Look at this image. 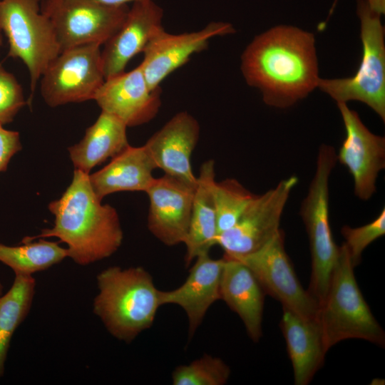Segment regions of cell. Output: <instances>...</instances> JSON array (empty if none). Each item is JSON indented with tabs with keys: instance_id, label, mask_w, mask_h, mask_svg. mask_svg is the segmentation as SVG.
Returning <instances> with one entry per match:
<instances>
[{
	"instance_id": "29",
	"label": "cell",
	"mask_w": 385,
	"mask_h": 385,
	"mask_svg": "<svg viewBox=\"0 0 385 385\" xmlns=\"http://www.w3.org/2000/svg\"><path fill=\"white\" fill-rule=\"evenodd\" d=\"M26 103L21 86L0 63V126L11 123Z\"/></svg>"
},
{
	"instance_id": "15",
	"label": "cell",
	"mask_w": 385,
	"mask_h": 385,
	"mask_svg": "<svg viewBox=\"0 0 385 385\" xmlns=\"http://www.w3.org/2000/svg\"><path fill=\"white\" fill-rule=\"evenodd\" d=\"M160 88L150 90L140 66L106 78L94 98L101 111L109 113L127 127L152 120L161 106Z\"/></svg>"
},
{
	"instance_id": "24",
	"label": "cell",
	"mask_w": 385,
	"mask_h": 385,
	"mask_svg": "<svg viewBox=\"0 0 385 385\" xmlns=\"http://www.w3.org/2000/svg\"><path fill=\"white\" fill-rule=\"evenodd\" d=\"M35 287L31 274L15 273L10 289L0 296V378L13 334L30 311Z\"/></svg>"
},
{
	"instance_id": "17",
	"label": "cell",
	"mask_w": 385,
	"mask_h": 385,
	"mask_svg": "<svg viewBox=\"0 0 385 385\" xmlns=\"http://www.w3.org/2000/svg\"><path fill=\"white\" fill-rule=\"evenodd\" d=\"M200 127L188 111L175 114L144 144L157 168L164 174L195 185L191 157L198 143Z\"/></svg>"
},
{
	"instance_id": "13",
	"label": "cell",
	"mask_w": 385,
	"mask_h": 385,
	"mask_svg": "<svg viewBox=\"0 0 385 385\" xmlns=\"http://www.w3.org/2000/svg\"><path fill=\"white\" fill-rule=\"evenodd\" d=\"M235 32L233 26L223 21H212L199 31L180 34L160 31L149 42L139 64L150 90L160 88L162 82L185 64L195 53L207 48L210 41Z\"/></svg>"
},
{
	"instance_id": "7",
	"label": "cell",
	"mask_w": 385,
	"mask_h": 385,
	"mask_svg": "<svg viewBox=\"0 0 385 385\" xmlns=\"http://www.w3.org/2000/svg\"><path fill=\"white\" fill-rule=\"evenodd\" d=\"M357 14L361 21L362 58L352 77L319 79L317 87L337 103L361 101L385 120L384 31L379 14L366 0H358Z\"/></svg>"
},
{
	"instance_id": "30",
	"label": "cell",
	"mask_w": 385,
	"mask_h": 385,
	"mask_svg": "<svg viewBox=\"0 0 385 385\" xmlns=\"http://www.w3.org/2000/svg\"><path fill=\"white\" fill-rule=\"evenodd\" d=\"M21 149L19 132L0 126V172L6 170L11 158Z\"/></svg>"
},
{
	"instance_id": "3",
	"label": "cell",
	"mask_w": 385,
	"mask_h": 385,
	"mask_svg": "<svg viewBox=\"0 0 385 385\" xmlns=\"http://www.w3.org/2000/svg\"><path fill=\"white\" fill-rule=\"evenodd\" d=\"M97 284L93 312L113 337L130 343L153 325L160 290L143 267H110L97 275Z\"/></svg>"
},
{
	"instance_id": "18",
	"label": "cell",
	"mask_w": 385,
	"mask_h": 385,
	"mask_svg": "<svg viewBox=\"0 0 385 385\" xmlns=\"http://www.w3.org/2000/svg\"><path fill=\"white\" fill-rule=\"evenodd\" d=\"M223 265V257L213 259L210 252L202 253L195 259L188 277L180 287L160 290L161 306L175 304L185 312L190 337L200 327L212 304L220 299Z\"/></svg>"
},
{
	"instance_id": "12",
	"label": "cell",
	"mask_w": 385,
	"mask_h": 385,
	"mask_svg": "<svg viewBox=\"0 0 385 385\" xmlns=\"http://www.w3.org/2000/svg\"><path fill=\"white\" fill-rule=\"evenodd\" d=\"M337 103L346 132L337 160L351 174L355 195L368 200L376 192L379 172L385 168V138L371 133L346 103Z\"/></svg>"
},
{
	"instance_id": "8",
	"label": "cell",
	"mask_w": 385,
	"mask_h": 385,
	"mask_svg": "<svg viewBox=\"0 0 385 385\" xmlns=\"http://www.w3.org/2000/svg\"><path fill=\"white\" fill-rule=\"evenodd\" d=\"M128 9V5L108 6L95 0H41V10L53 26L61 52L103 45L120 29Z\"/></svg>"
},
{
	"instance_id": "25",
	"label": "cell",
	"mask_w": 385,
	"mask_h": 385,
	"mask_svg": "<svg viewBox=\"0 0 385 385\" xmlns=\"http://www.w3.org/2000/svg\"><path fill=\"white\" fill-rule=\"evenodd\" d=\"M17 246L0 242V262L13 270L14 273L31 274L45 270L68 257L66 248L58 242L38 239L25 242Z\"/></svg>"
},
{
	"instance_id": "4",
	"label": "cell",
	"mask_w": 385,
	"mask_h": 385,
	"mask_svg": "<svg viewBox=\"0 0 385 385\" xmlns=\"http://www.w3.org/2000/svg\"><path fill=\"white\" fill-rule=\"evenodd\" d=\"M354 265L343 243L334 266L326 297L317 320L328 351L349 339H359L384 346L385 333L372 314L356 282Z\"/></svg>"
},
{
	"instance_id": "22",
	"label": "cell",
	"mask_w": 385,
	"mask_h": 385,
	"mask_svg": "<svg viewBox=\"0 0 385 385\" xmlns=\"http://www.w3.org/2000/svg\"><path fill=\"white\" fill-rule=\"evenodd\" d=\"M215 180V162L208 160L202 164L197 177L190 225L183 243L186 267L217 244L218 229L212 193Z\"/></svg>"
},
{
	"instance_id": "32",
	"label": "cell",
	"mask_w": 385,
	"mask_h": 385,
	"mask_svg": "<svg viewBox=\"0 0 385 385\" xmlns=\"http://www.w3.org/2000/svg\"><path fill=\"white\" fill-rule=\"evenodd\" d=\"M99 3H101L108 6H119L128 5V4H133V2L143 0H95Z\"/></svg>"
},
{
	"instance_id": "2",
	"label": "cell",
	"mask_w": 385,
	"mask_h": 385,
	"mask_svg": "<svg viewBox=\"0 0 385 385\" xmlns=\"http://www.w3.org/2000/svg\"><path fill=\"white\" fill-rule=\"evenodd\" d=\"M101 201L92 188L89 174L75 170L61 197L48 204L55 217L53 226L21 242L57 237L68 245V257L80 265L110 257L121 245L123 232L116 210Z\"/></svg>"
},
{
	"instance_id": "20",
	"label": "cell",
	"mask_w": 385,
	"mask_h": 385,
	"mask_svg": "<svg viewBox=\"0 0 385 385\" xmlns=\"http://www.w3.org/2000/svg\"><path fill=\"white\" fill-rule=\"evenodd\" d=\"M282 309L279 327L292 364L294 384L307 385L322 366L327 351L322 331L317 319H308Z\"/></svg>"
},
{
	"instance_id": "28",
	"label": "cell",
	"mask_w": 385,
	"mask_h": 385,
	"mask_svg": "<svg viewBox=\"0 0 385 385\" xmlns=\"http://www.w3.org/2000/svg\"><path fill=\"white\" fill-rule=\"evenodd\" d=\"M351 262L355 267L361 260L364 250L374 240L385 234V209L383 208L378 216L371 222L358 227L345 225L342 227Z\"/></svg>"
},
{
	"instance_id": "5",
	"label": "cell",
	"mask_w": 385,
	"mask_h": 385,
	"mask_svg": "<svg viewBox=\"0 0 385 385\" xmlns=\"http://www.w3.org/2000/svg\"><path fill=\"white\" fill-rule=\"evenodd\" d=\"M337 161L335 149L322 144L319 148L316 170L300 207L308 235L312 272L308 292L319 306L328 291L339 247L335 244L329 217V183Z\"/></svg>"
},
{
	"instance_id": "1",
	"label": "cell",
	"mask_w": 385,
	"mask_h": 385,
	"mask_svg": "<svg viewBox=\"0 0 385 385\" xmlns=\"http://www.w3.org/2000/svg\"><path fill=\"white\" fill-rule=\"evenodd\" d=\"M241 71L247 83L261 91L267 105L290 107L317 87L314 36L294 26L273 27L245 49Z\"/></svg>"
},
{
	"instance_id": "21",
	"label": "cell",
	"mask_w": 385,
	"mask_h": 385,
	"mask_svg": "<svg viewBox=\"0 0 385 385\" xmlns=\"http://www.w3.org/2000/svg\"><path fill=\"white\" fill-rule=\"evenodd\" d=\"M157 167L145 145H128L101 170L89 175L92 188L100 199L122 191L146 192Z\"/></svg>"
},
{
	"instance_id": "33",
	"label": "cell",
	"mask_w": 385,
	"mask_h": 385,
	"mask_svg": "<svg viewBox=\"0 0 385 385\" xmlns=\"http://www.w3.org/2000/svg\"><path fill=\"white\" fill-rule=\"evenodd\" d=\"M1 33L2 32L0 30V46L2 45V42H3Z\"/></svg>"
},
{
	"instance_id": "23",
	"label": "cell",
	"mask_w": 385,
	"mask_h": 385,
	"mask_svg": "<svg viewBox=\"0 0 385 385\" xmlns=\"http://www.w3.org/2000/svg\"><path fill=\"white\" fill-rule=\"evenodd\" d=\"M127 128L119 118L101 111L83 139L68 148L75 170L89 174L94 167L125 149L129 145Z\"/></svg>"
},
{
	"instance_id": "19",
	"label": "cell",
	"mask_w": 385,
	"mask_h": 385,
	"mask_svg": "<svg viewBox=\"0 0 385 385\" xmlns=\"http://www.w3.org/2000/svg\"><path fill=\"white\" fill-rule=\"evenodd\" d=\"M220 282V299L242 321L255 342L262 334L265 292L252 272L238 260L225 255Z\"/></svg>"
},
{
	"instance_id": "10",
	"label": "cell",
	"mask_w": 385,
	"mask_h": 385,
	"mask_svg": "<svg viewBox=\"0 0 385 385\" xmlns=\"http://www.w3.org/2000/svg\"><path fill=\"white\" fill-rule=\"evenodd\" d=\"M232 257L245 264L265 294L278 300L282 308L308 319H317L319 304L300 284L286 252L284 234L281 229L257 251Z\"/></svg>"
},
{
	"instance_id": "6",
	"label": "cell",
	"mask_w": 385,
	"mask_h": 385,
	"mask_svg": "<svg viewBox=\"0 0 385 385\" xmlns=\"http://www.w3.org/2000/svg\"><path fill=\"white\" fill-rule=\"evenodd\" d=\"M0 30L8 40V56L20 59L29 71L31 104L41 76L61 53L41 0H0Z\"/></svg>"
},
{
	"instance_id": "16",
	"label": "cell",
	"mask_w": 385,
	"mask_h": 385,
	"mask_svg": "<svg viewBox=\"0 0 385 385\" xmlns=\"http://www.w3.org/2000/svg\"><path fill=\"white\" fill-rule=\"evenodd\" d=\"M163 9L154 0L133 2L115 34L101 49L105 79L125 71L130 60L143 53L162 29Z\"/></svg>"
},
{
	"instance_id": "11",
	"label": "cell",
	"mask_w": 385,
	"mask_h": 385,
	"mask_svg": "<svg viewBox=\"0 0 385 385\" xmlns=\"http://www.w3.org/2000/svg\"><path fill=\"white\" fill-rule=\"evenodd\" d=\"M297 183V177L292 175L265 193L256 195L236 223L218 235L216 245L224 250V255L242 256L267 244L279 231L283 210Z\"/></svg>"
},
{
	"instance_id": "31",
	"label": "cell",
	"mask_w": 385,
	"mask_h": 385,
	"mask_svg": "<svg viewBox=\"0 0 385 385\" xmlns=\"http://www.w3.org/2000/svg\"><path fill=\"white\" fill-rule=\"evenodd\" d=\"M369 8L375 13L384 14V0H366Z\"/></svg>"
},
{
	"instance_id": "26",
	"label": "cell",
	"mask_w": 385,
	"mask_h": 385,
	"mask_svg": "<svg viewBox=\"0 0 385 385\" xmlns=\"http://www.w3.org/2000/svg\"><path fill=\"white\" fill-rule=\"evenodd\" d=\"M215 202L218 235L231 228L256 195L234 178L214 183Z\"/></svg>"
},
{
	"instance_id": "14",
	"label": "cell",
	"mask_w": 385,
	"mask_h": 385,
	"mask_svg": "<svg viewBox=\"0 0 385 385\" xmlns=\"http://www.w3.org/2000/svg\"><path fill=\"white\" fill-rule=\"evenodd\" d=\"M195 185L164 174L155 178L145 192L150 201L148 228L167 246L184 243L185 240Z\"/></svg>"
},
{
	"instance_id": "34",
	"label": "cell",
	"mask_w": 385,
	"mask_h": 385,
	"mask_svg": "<svg viewBox=\"0 0 385 385\" xmlns=\"http://www.w3.org/2000/svg\"><path fill=\"white\" fill-rule=\"evenodd\" d=\"M2 291H3V286L1 283L0 282V296L2 294Z\"/></svg>"
},
{
	"instance_id": "9",
	"label": "cell",
	"mask_w": 385,
	"mask_h": 385,
	"mask_svg": "<svg viewBox=\"0 0 385 385\" xmlns=\"http://www.w3.org/2000/svg\"><path fill=\"white\" fill-rule=\"evenodd\" d=\"M101 47L70 48L52 61L40 79L41 94L48 106L94 100L105 81Z\"/></svg>"
},
{
	"instance_id": "27",
	"label": "cell",
	"mask_w": 385,
	"mask_h": 385,
	"mask_svg": "<svg viewBox=\"0 0 385 385\" xmlns=\"http://www.w3.org/2000/svg\"><path fill=\"white\" fill-rule=\"evenodd\" d=\"M230 369L221 359L204 354L190 364L177 366L172 373L173 385H223Z\"/></svg>"
}]
</instances>
